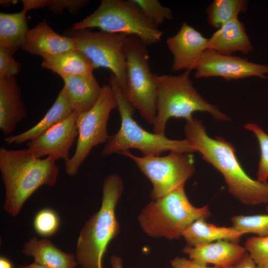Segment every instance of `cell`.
Returning <instances> with one entry per match:
<instances>
[{"mask_svg":"<svg viewBox=\"0 0 268 268\" xmlns=\"http://www.w3.org/2000/svg\"><path fill=\"white\" fill-rule=\"evenodd\" d=\"M184 131L186 139L201 153L202 158L222 174L230 193L247 205L268 202V182H260L247 175L230 142L220 137H210L202 122L193 117L186 121Z\"/></svg>","mask_w":268,"mask_h":268,"instance_id":"6da1fadb","label":"cell"},{"mask_svg":"<svg viewBox=\"0 0 268 268\" xmlns=\"http://www.w3.org/2000/svg\"><path fill=\"white\" fill-rule=\"evenodd\" d=\"M59 168L56 160L36 158L28 149L0 148V172L5 187L4 210L17 215L27 200L41 186H53Z\"/></svg>","mask_w":268,"mask_h":268,"instance_id":"7a4b0ae2","label":"cell"},{"mask_svg":"<svg viewBox=\"0 0 268 268\" xmlns=\"http://www.w3.org/2000/svg\"><path fill=\"white\" fill-rule=\"evenodd\" d=\"M123 189L119 175L112 174L105 178L101 206L84 224L77 240L75 258L82 268H103L107 247L120 231L116 207Z\"/></svg>","mask_w":268,"mask_h":268,"instance_id":"3957f363","label":"cell"},{"mask_svg":"<svg viewBox=\"0 0 268 268\" xmlns=\"http://www.w3.org/2000/svg\"><path fill=\"white\" fill-rule=\"evenodd\" d=\"M109 84L116 97L121 122L118 132L109 135L101 151L102 155L120 153L131 148L140 150L143 156L160 155L167 151L183 153L197 151L187 139L173 140L165 135L151 133L143 129L133 118L135 109L119 87L112 74L110 77Z\"/></svg>","mask_w":268,"mask_h":268,"instance_id":"277c9868","label":"cell"},{"mask_svg":"<svg viewBox=\"0 0 268 268\" xmlns=\"http://www.w3.org/2000/svg\"><path fill=\"white\" fill-rule=\"evenodd\" d=\"M191 70L180 75L155 74L157 85L156 117L153 125V133L165 135L167 121L172 118H193L196 111L206 112L214 118L227 120L228 117L216 106L205 101L193 85Z\"/></svg>","mask_w":268,"mask_h":268,"instance_id":"5b68a950","label":"cell"},{"mask_svg":"<svg viewBox=\"0 0 268 268\" xmlns=\"http://www.w3.org/2000/svg\"><path fill=\"white\" fill-rule=\"evenodd\" d=\"M207 206H194L188 200L184 186L148 203L138 216L142 231L148 236L170 240L181 238L185 229L195 220L206 219Z\"/></svg>","mask_w":268,"mask_h":268,"instance_id":"8992f818","label":"cell"},{"mask_svg":"<svg viewBox=\"0 0 268 268\" xmlns=\"http://www.w3.org/2000/svg\"><path fill=\"white\" fill-rule=\"evenodd\" d=\"M98 28L102 31L133 35L146 46L158 43L163 32L133 0H102L97 9L74 23L71 30Z\"/></svg>","mask_w":268,"mask_h":268,"instance_id":"52a82bcc","label":"cell"},{"mask_svg":"<svg viewBox=\"0 0 268 268\" xmlns=\"http://www.w3.org/2000/svg\"><path fill=\"white\" fill-rule=\"evenodd\" d=\"M125 52L127 84L124 93L141 116L153 125L156 117L157 85L146 45L136 36L129 35Z\"/></svg>","mask_w":268,"mask_h":268,"instance_id":"ba28073f","label":"cell"},{"mask_svg":"<svg viewBox=\"0 0 268 268\" xmlns=\"http://www.w3.org/2000/svg\"><path fill=\"white\" fill-rule=\"evenodd\" d=\"M117 107L115 93L110 85L106 84L102 86L101 95L94 105L88 111L78 113L76 147L73 156L65 162V170L68 175L77 174L93 147L107 142L108 120L111 111Z\"/></svg>","mask_w":268,"mask_h":268,"instance_id":"9c48e42d","label":"cell"},{"mask_svg":"<svg viewBox=\"0 0 268 268\" xmlns=\"http://www.w3.org/2000/svg\"><path fill=\"white\" fill-rule=\"evenodd\" d=\"M64 35L73 39L78 50L84 53L97 68L112 72L119 87L126 88V43L128 35L88 29L67 30Z\"/></svg>","mask_w":268,"mask_h":268,"instance_id":"30bf717a","label":"cell"},{"mask_svg":"<svg viewBox=\"0 0 268 268\" xmlns=\"http://www.w3.org/2000/svg\"><path fill=\"white\" fill-rule=\"evenodd\" d=\"M131 159L150 180L152 189L150 197L156 200L176 189L184 186L195 171L192 153L170 151L166 156L139 157L128 150L120 153Z\"/></svg>","mask_w":268,"mask_h":268,"instance_id":"8fae6325","label":"cell"},{"mask_svg":"<svg viewBox=\"0 0 268 268\" xmlns=\"http://www.w3.org/2000/svg\"><path fill=\"white\" fill-rule=\"evenodd\" d=\"M195 69L196 78L218 76L228 80L251 76L266 78L268 74L267 65L254 63L247 59L209 49L202 54Z\"/></svg>","mask_w":268,"mask_h":268,"instance_id":"7c38bea8","label":"cell"},{"mask_svg":"<svg viewBox=\"0 0 268 268\" xmlns=\"http://www.w3.org/2000/svg\"><path fill=\"white\" fill-rule=\"evenodd\" d=\"M78 113L74 111L68 117L54 125L40 136L27 142L28 149L37 158L47 156L56 161H65L78 136L76 119Z\"/></svg>","mask_w":268,"mask_h":268,"instance_id":"4fadbf2b","label":"cell"},{"mask_svg":"<svg viewBox=\"0 0 268 268\" xmlns=\"http://www.w3.org/2000/svg\"><path fill=\"white\" fill-rule=\"evenodd\" d=\"M208 39L186 22L175 35L168 37L166 44L173 58V71L195 69L207 49Z\"/></svg>","mask_w":268,"mask_h":268,"instance_id":"5bb4252c","label":"cell"},{"mask_svg":"<svg viewBox=\"0 0 268 268\" xmlns=\"http://www.w3.org/2000/svg\"><path fill=\"white\" fill-rule=\"evenodd\" d=\"M21 49L45 59L77 49L73 39L58 34L44 19L29 30Z\"/></svg>","mask_w":268,"mask_h":268,"instance_id":"9a60e30c","label":"cell"},{"mask_svg":"<svg viewBox=\"0 0 268 268\" xmlns=\"http://www.w3.org/2000/svg\"><path fill=\"white\" fill-rule=\"evenodd\" d=\"M27 115L15 76L0 77V129L11 134Z\"/></svg>","mask_w":268,"mask_h":268,"instance_id":"2e32d148","label":"cell"},{"mask_svg":"<svg viewBox=\"0 0 268 268\" xmlns=\"http://www.w3.org/2000/svg\"><path fill=\"white\" fill-rule=\"evenodd\" d=\"M183 251L190 259L205 265L212 264L219 268L235 264L246 254L245 247L234 242L223 240L195 247L187 245Z\"/></svg>","mask_w":268,"mask_h":268,"instance_id":"e0dca14e","label":"cell"},{"mask_svg":"<svg viewBox=\"0 0 268 268\" xmlns=\"http://www.w3.org/2000/svg\"><path fill=\"white\" fill-rule=\"evenodd\" d=\"M207 49L228 55L249 53L253 47L244 25L236 17L218 29L208 39Z\"/></svg>","mask_w":268,"mask_h":268,"instance_id":"ac0fdd59","label":"cell"},{"mask_svg":"<svg viewBox=\"0 0 268 268\" xmlns=\"http://www.w3.org/2000/svg\"><path fill=\"white\" fill-rule=\"evenodd\" d=\"M74 111V110L63 87L59 93L52 107L36 125L22 133L8 136L4 138V140L9 144H20L31 140L67 119Z\"/></svg>","mask_w":268,"mask_h":268,"instance_id":"d6986e66","label":"cell"},{"mask_svg":"<svg viewBox=\"0 0 268 268\" xmlns=\"http://www.w3.org/2000/svg\"><path fill=\"white\" fill-rule=\"evenodd\" d=\"M62 79L68 98L78 113L89 110L99 99L102 87L93 74L68 76Z\"/></svg>","mask_w":268,"mask_h":268,"instance_id":"ffe728a7","label":"cell"},{"mask_svg":"<svg viewBox=\"0 0 268 268\" xmlns=\"http://www.w3.org/2000/svg\"><path fill=\"white\" fill-rule=\"evenodd\" d=\"M22 252L48 268H75L78 265L74 255L63 252L46 238H31L24 244Z\"/></svg>","mask_w":268,"mask_h":268,"instance_id":"44dd1931","label":"cell"},{"mask_svg":"<svg viewBox=\"0 0 268 268\" xmlns=\"http://www.w3.org/2000/svg\"><path fill=\"white\" fill-rule=\"evenodd\" d=\"M244 234L233 226H218L201 218L190 224L183 232L182 237L188 246L195 247L221 240L237 241Z\"/></svg>","mask_w":268,"mask_h":268,"instance_id":"7402d4cb","label":"cell"},{"mask_svg":"<svg viewBox=\"0 0 268 268\" xmlns=\"http://www.w3.org/2000/svg\"><path fill=\"white\" fill-rule=\"evenodd\" d=\"M41 66L59 74L62 78L92 75L96 68L91 60L78 49L43 59Z\"/></svg>","mask_w":268,"mask_h":268,"instance_id":"603a6c76","label":"cell"},{"mask_svg":"<svg viewBox=\"0 0 268 268\" xmlns=\"http://www.w3.org/2000/svg\"><path fill=\"white\" fill-rule=\"evenodd\" d=\"M26 13H0V48L11 55L21 49L28 29Z\"/></svg>","mask_w":268,"mask_h":268,"instance_id":"cb8c5ba5","label":"cell"},{"mask_svg":"<svg viewBox=\"0 0 268 268\" xmlns=\"http://www.w3.org/2000/svg\"><path fill=\"white\" fill-rule=\"evenodd\" d=\"M246 0H214L206 9L209 25L219 29L247 9Z\"/></svg>","mask_w":268,"mask_h":268,"instance_id":"d4e9b609","label":"cell"},{"mask_svg":"<svg viewBox=\"0 0 268 268\" xmlns=\"http://www.w3.org/2000/svg\"><path fill=\"white\" fill-rule=\"evenodd\" d=\"M22 11L27 13L30 10L47 7L53 13L60 14L65 9L70 13L76 14L87 5L88 0H22Z\"/></svg>","mask_w":268,"mask_h":268,"instance_id":"484cf974","label":"cell"},{"mask_svg":"<svg viewBox=\"0 0 268 268\" xmlns=\"http://www.w3.org/2000/svg\"><path fill=\"white\" fill-rule=\"evenodd\" d=\"M233 226L237 230L259 237L268 236V214L237 215L231 218Z\"/></svg>","mask_w":268,"mask_h":268,"instance_id":"4316f807","label":"cell"},{"mask_svg":"<svg viewBox=\"0 0 268 268\" xmlns=\"http://www.w3.org/2000/svg\"><path fill=\"white\" fill-rule=\"evenodd\" d=\"M33 223L34 230L39 235L49 237L58 231L60 225V218L54 210L45 208L36 213Z\"/></svg>","mask_w":268,"mask_h":268,"instance_id":"83f0119b","label":"cell"},{"mask_svg":"<svg viewBox=\"0 0 268 268\" xmlns=\"http://www.w3.org/2000/svg\"><path fill=\"white\" fill-rule=\"evenodd\" d=\"M245 127L255 134L260 144L261 156L257 180L261 183H266L268 179V134L255 124H247Z\"/></svg>","mask_w":268,"mask_h":268,"instance_id":"f1b7e54d","label":"cell"},{"mask_svg":"<svg viewBox=\"0 0 268 268\" xmlns=\"http://www.w3.org/2000/svg\"><path fill=\"white\" fill-rule=\"evenodd\" d=\"M145 16L156 26L165 20L173 18L171 9L162 5L158 0H133Z\"/></svg>","mask_w":268,"mask_h":268,"instance_id":"f546056e","label":"cell"},{"mask_svg":"<svg viewBox=\"0 0 268 268\" xmlns=\"http://www.w3.org/2000/svg\"><path fill=\"white\" fill-rule=\"evenodd\" d=\"M244 247L256 264L268 259V236L249 238Z\"/></svg>","mask_w":268,"mask_h":268,"instance_id":"4dcf8cb0","label":"cell"},{"mask_svg":"<svg viewBox=\"0 0 268 268\" xmlns=\"http://www.w3.org/2000/svg\"><path fill=\"white\" fill-rule=\"evenodd\" d=\"M12 56L0 48V77L15 76L19 73L21 65L15 60Z\"/></svg>","mask_w":268,"mask_h":268,"instance_id":"1f68e13d","label":"cell"},{"mask_svg":"<svg viewBox=\"0 0 268 268\" xmlns=\"http://www.w3.org/2000/svg\"><path fill=\"white\" fill-rule=\"evenodd\" d=\"M172 268H219L216 267H209L192 259L185 257H176L170 261Z\"/></svg>","mask_w":268,"mask_h":268,"instance_id":"d6a6232c","label":"cell"},{"mask_svg":"<svg viewBox=\"0 0 268 268\" xmlns=\"http://www.w3.org/2000/svg\"><path fill=\"white\" fill-rule=\"evenodd\" d=\"M225 268H257V266L249 254L246 253L239 262Z\"/></svg>","mask_w":268,"mask_h":268,"instance_id":"836d02e7","label":"cell"},{"mask_svg":"<svg viewBox=\"0 0 268 268\" xmlns=\"http://www.w3.org/2000/svg\"><path fill=\"white\" fill-rule=\"evenodd\" d=\"M110 263L112 268H123L122 259L117 255L111 257Z\"/></svg>","mask_w":268,"mask_h":268,"instance_id":"e575fe53","label":"cell"},{"mask_svg":"<svg viewBox=\"0 0 268 268\" xmlns=\"http://www.w3.org/2000/svg\"><path fill=\"white\" fill-rule=\"evenodd\" d=\"M0 268H13L11 262L6 257L0 256Z\"/></svg>","mask_w":268,"mask_h":268,"instance_id":"d590c367","label":"cell"},{"mask_svg":"<svg viewBox=\"0 0 268 268\" xmlns=\"http://www.w3.org/2000/svg\"><path fill=\"white\" fill-rule=\"evenodd\" d=\"M17 268H48L34 261L33 263L28 265L19 266L17 267Z\"/></svg>","mask_w":268,"mask_h":268,"instance_id":"8d00e7d4","label":"cell"},{"mask_svg":"<svg viewBox=\"0 0 268 268\" xmlns=\"http://www.w3.org/2000/svg\"><path fill=\"white\" fill-rule=\"evenodd\" d=\"M257 265V268H268V259Z\"/></svg>","mask_w":268,"mask_h":268,"instance_id":"74e56055","label":"cell"},{"mask_svg":"<svg viewBox=\"0 0 268 268\" xmlns=\"http://www.w3.org/2000/svg\"><path fill=\"white\" fill-rule=\"evenodd\" d=\"M13 0H0V4L3 5H6V3H10L11 2H13Z\"/></svg>","mask_w":268,"mask_h":268,"instance_id":"f35d334b","label":"cell"},{"mask_svg":"<svg viewBox=\"0 0 268 268\" xmlns=\"http://www.w3.org/2000/svg\"><path fill=\"white\" fill-rule=\"evenodd\" d=\"M266 210L268 212V204L267 205V206L266 207Z\"/></svg>","mask_w":268,"mask_h":268,"instance_id":"ab89813d","label":"cell"}]
</instances>
